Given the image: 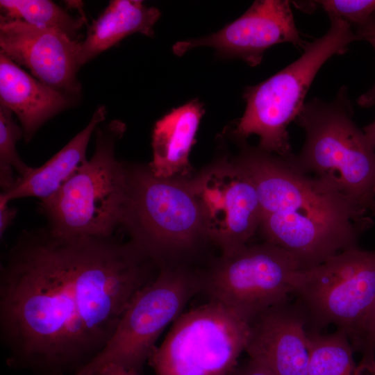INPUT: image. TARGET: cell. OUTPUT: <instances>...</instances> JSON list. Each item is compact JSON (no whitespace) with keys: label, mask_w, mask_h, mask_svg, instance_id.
<instances>
[{"label":"cell","mask_w":375,"mask_h":375,"mask_svg":"<svg viewBox=\"0 0 375 375\" xmlns=\"http://www.w3.org/2000/svg\"><path fill=\"white\" fill-rule=\"evenodd\" d=\"M158 265L131 240L22 231L0 265V342L7 365L74 375L106 347Z\"/></svg>","instance_id":"1"},{"label":"cell","mask_w":375,"mask_h":375,"mask_svg":"<svg viewBox=\"0 0 375 375\" xmlns=\"http://www.w3.org/2000/svg\"><path fill=\"white\" fill-rule=\"evenodd\" d=\"M237 161L256 187L265 241L294 256L302 269L358 247L372 224L369 212L289 158L244 146Z\"/></svg>","instance_id":"2"},{"label":"cell","mask_w":375,"mask_h":375,"mask_svg":"<svg viewBox=\"0 0 375 375\" xmlns=\"http://www.w3.org/2000/svg\"><path fill=\"white\" fill-rule=\"evenodd\" d=\"M296 119L305 141L291 162L375 215V149L353 122L344 88L332 101L306 103Z\"/></svg>","instance_id":"3"},{"label":"cell","mask_w":375,"mask_h":375,"mask_svg":"<svg viewBox=\"0 0 375 375\" xmlns=\"http://www.w3.org/2000/svg\"><path fill=\"white\" fill-rule=\"evenodd\" d=\"M125 165L127 194L121 225L160 268L169 266L207 238L191 181L161 178L149 166Z\"/></svg>","instance_id":"4"},{"label":"cell","mask_w":375,"mask_h":375,"mask_svg":"<svg viewBox=\"0 0 375 375\" xmlns=\"http://www.w3.org/2000/svg\"><path fill=\"white\" fill-rule=\"evenodd\" d=\"M125 124L112 120L96 131L95 150L40 209L52 231L66 235H113L121 225L127 194L124 162L115 146Z\"/></svg>","instance_id":"5"},{"label":"cell","mask_w":375,"mask_h":375,"mask_svg":"<svg viewBox=\"0 0 375 375\" xmlns=\"http://www.w3.org/2000/svg\"><path fill=\"white\" fill-rule=\"evenodd\" d=\"M330 28L323 36L308 43L294 62L244 93L247 106L233 131L241 140L257 135L258 147L285 158L292 153L288 126L296 119L306 94L321 67L332 56L344 53L349 44L360 40L351 26L329 18Z\"/></svg>","instance_id":"6"},{"label":"cell","mask_w":375,"mask_h":375,"mask_svg":"<svg viewBox=\"0 0 375 375\" xmlns=\"http://www.w3.org/2000/svg\"><path fill=\"white\" fill-rule=\"evenodd\" d=\"M202 289V273L183 266L160 267L131 300L103 349L74 375H94L109 364L140 373L162 332Z\"/></svg>","instance_id":"7"},{"label":"cell","mask_w":375,"mask_h":375,"mask_svg":"<svg viewBox=\"0 0 375 375\" xmlns=\"http://www.w3.org/2000/svg\"><path fill=\"white\" fill-rule=\"evenodd\" d=\"M249 322L214 301L183 312L149 359L155 375H231Z\"/></svg>","instance_id":"8"},{"label":"cell","mask_w":375,"mask_h":375,"mask_svg":"<svg viewBox=\"0 0 375 375\" xmlns=\"http://www.w3.org/2000/svg\"><path fill=\"white\" fill-rule=\"evenodd\" d=\"M292 294L311 331L334 324L350 340L375 301V250L352 248L300 269Z\"/></svg>","instance_id":"9"},{"label":"cell","mask_w":375,"mask_h":375,"mask_svg":"<svg viewBox=\"0 0 375 375\" xmlns=\"http://www.w3.org/2000/svg\"><path fill=\"white\" fill-rule=\"evenodd\" d=\"M297 258L268 242L222 255L203 273V289L217 302L250 322L260 312L288 302Z\"/></svg>","instance_id":"10"},{"label":"cell","mask_w":375,"mask_h":375,"mask_svg":"<svg viewBox=\"0 0 375 375\" xmlns=\"http://www.w3.org/2000/svg\"><path fill=\"white\" fill-rule=\"evenodd\" d=\"M207 238L231 254L246 246L260 228L261 209L254 183L235 161L222 159L191 180Z\"/></svg>","instance_id":"11"},{"label":"cell","mask_w":375,"mask_h":375,"mask_svg":"<svg viewBox=\"0 0 375 375\" xmlns=\"http://www.w3.org/2000/svg\"><path fill=\"white\" fill-rule=\"evenodd\" d=\"M284 42L301 49L308 44L296 26L290 1L258 0L221 30L206 37L178 42L173 51L183 56L194 48L209 47L223 58H239L255 67L261 62L267 49Z\"/></svg>","instance_id":"12"},{"label":"cell","mask_w":375,"mask_h":375,"mask_svg":"<svg viewBox=\"0 0 375 375\" xmlns=\"http://www.w3.org/2000/svg\"><path fill=\"white\" fill-rule=\"evenodd\" d=\"M80 42L21 20H0V52L27 68L36 79L70 97L81 92L76 78Z\"/></svg>","instance_id":"13"},{"label":"cell","mask_w":375,"mask_h":375,"mask_svg":"<svg viewBox=\"0 0 375 375\" xmlns=\"http://www.w3.org/2000/svg\"><path fill=\"white\" fill-rule=\"evenodd\" d=\"M306 324L298 303L270 308L249 322L244 351L271 375H309Z\"/></svg>","instance_id":"14"},{"label":"cell","mask_w":375,"mask_h":375,"mask_svg":"<svg viewBox=\"0 0 375 375\" xmlns=\"http://www.w3.org/2000/svg\"><path fill=\"white\" fill-rule=\"evenodd\" d=\"M72 102L70 97L36 79L0 52V106L17 116L26 142Z\"/></svg>","instance_id":"15"},{"label":"cell","mask_w":375,"mask_h":375,"mask_svg":"<svg viewBox=\"0 0 375 375\" xmlns=\"http://www.w3.org/2000/svg\"><path fill=\"white\" fill-rule=\"evenodd\" d=\"M204 112L203 104L195 99L172 109L156 122L153 158L148 165L156 176L172 178L188 172L189 154Z\"/></svg>","instance_id":"16"},{"label":"cell","mask_w":375,"mask_h":375,"mask_svg":"<svg viewBox=\"0 0 375 375\" xmlns=\"http://www.w3.org/2000/svg\"><path fill=\"white\" fill-rule=\"evenodd\" d=\"M106 110L99 106L88 125L76 135L53 157L42 166L17 177L8 190L0 194V198L12 200L36 197L41 201L54 194L86 160L87 147L92 133L106 118Z\"/></svg>","instance_id":"17"},{"label":"cell","mask_w":375,"mask_h":375,"mask_svg":"<svg viewBox=\"0 0 375 375\" xmlns=\"http://www.w3.org/2000/svg\"><path fill=\"white\" fill-rule=\"evenodd\" d=\"M160 17V10L148 7L138 0H112L88 27L86 37L81 41L77 65H82L126 37L140 33L149 37Z\"/></svg>","instance_id":"18"},{"label":"cell","mask_w":375,"mask_h":375,"mask_svg":"<svg viewBox=\"0 0 375 375\" xmlns=\"http://www.w3.org/2000/svg\"><path fill=\"white\" fill-rule=\"evenodd\" d=\"M309 375H355L353 349L342 329L329 334L307 332Z\"/></svg>","instance_id":"19"},{"label":"cell","mask_w":375,"mask_h":375,"mask_svg":"<svg viewBox=\"0 0 375 375\" xmlns=\"http://www.w3.org/2000/svg\"><path fill=\"white\" fill-rule=\"evenodd\" d=\"M1 18L23 21L30 25L63 33L78 40L83 19L76 18L49 0H1Z\"/></svg>","instance_id":"20"},{"label":"cell","mask_w":375,"mask_h":375,"mask_svg":"<svg viewBox=\"0 0 375 375\" xmlns=\"http://www.w3.org/2000/svg\"><path fill=\"white\" fill-rule=\"evenodd\" d=\"M22 137V128L13 119L12 111L0 106V186L3 192L15 183L17 178L13 176L14 170L21 176L32 168L17 151L16 144Z\"/></svg>","instance_id":"21"},{"label":"cell","mask_w":375,"mask_h":375,"mask_svg":"<svg viewBox=\"0 0 375 375\" xmlns=\"http://www.w3.org/2000/svg\"><path fill=\"white\" fill-rule=\"evenodd\" d=\"M305 10L316 5L322 8L329 18L342 19L356 28L375 17V0H322L308 1Z\"/></svg>","instance_id":"22"},{"label":"cell","mask_w":375,"mask_h":375,"mask_svg":"<svg viewBox=\"0 0 375 375\" xmlns=\"http://www.w3.org/2000/svg\"><path fill=\"white\" fill-rule=\"evenodd\" d=\"M350 342L353 351L361 354L355 375L372 374L375 370V301Z\"/></svg>","instance_id":"23"},{"label":"cell","mask_w":375,"mask_h":375,"mask_svg":"<svg viewBox=\"0 0 375 375\" xmlns=\"http://www.w3.org/2000/svg\"><path fill=\"white\" fill-rule=\"evenodd\" d=\"M356 33L359 40L368 42L375 50V17L366 24L357 27ZM358 104L367 108L375 105V84L358 99Z\"/></svg>","instance_id":"24"},{"label":"cell","mask_w":375,"mask_h":375,"mask_svg":"<svg viewBox=\"0 0 375 375\" xmlns=\"http://www.w3.org/2000/svg\"><path fill=\"white\" fill-rule=\"evenodd\" d=\"M8 203V201L0 198V238L1 239L17 213V209L10 207Z\"/></svg>","instance_id":"25"},{"label":"cell","mask_w":375,"mask_h":375,"mask_svg":"<svg viewBox=\"0 0 375 375\" xmlns=\"http://www.w3.org/2000/svg\"><path fill=\"white\" fill-rule=\"evenodd\" d=\"M231 375H271L265 368L256 361L249 358L238 365Z\"/></svg>","instance_id":"26"},{"label":"cell","mask_w":375,"mask_h":375,"mask_svg":"<svg viewBox=\"0 0 375 375\" xmlns=\"http://www.w3.org/2000/svg\"><path fill=\"white\" fill-rule=\"evenodd\" d=\"M94 375H140L139 372L126 369L115 364L107 365L99 369Z\"/></svg>","instance_id":"27"},{"label":"cell","mask_w":375,"mask_h":375,"mask_svg":"<svg viewBox=\"0 0 375 375\" xmlns=\"http://www.w3.org/2000/svg\"><path fill=\"white\" fill-rule=\"evenodd\" d=\"M363 132L369 144L375 149V120L364 127Z\"/></svg>","instance_id":"28"},{"label":"cell","mask_w":375,"mask_h":375,"mask_svg":"<svg viewBox=\"0 0 375 375\" xmlns=\"http://www.w3.org/2000/svg\"><path fill=\"white\" fill-rule=\"evenodd\" d=\"M372 375H375V370H374V372L372 374Z\"/></svg>","instance_id":"29"}]
</instances>
